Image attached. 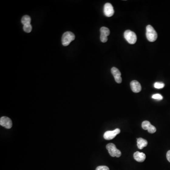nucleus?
<instances>
[{
	"label": "nucleus",
	"mask_w": 170,
	"mask_h": 170,
	"mask_svg": "<svg viewBox=\"0 0 170 170\" xmlns=\"http://www.w3.org/2000/svg\"><path fill=\"white\" fill-rule=\"evenodd\" d=\"M148 144V141L146 139L141 138H137V146L139 149H142L144 147H147Z\"/></svg>",
	"instance_id": "obj_13"
},
{
	"label": "nucleus",
	"mask_w": 170,
	"mask_h": 170,
	"mask_svg": "<svg viewBox=\"0 0 170 170\" xmlns=\"http://www.w3.org/2000/svg\"><path fill=\"white\" fill-rule=\"evenodd\" d=\"M152 98L153 99H156V100H161L163 99V96L159 93H156L152 96Z\"/></svg>",
	"instance_id": "obj_17"
},
{
	"label": "nucleus",
	"mask_w": 170,
	"mask_h": 170,
	"mask_svg": "<svg viewBox=\"0 0 170 170\" xmlns=\"http://www.w3.org/2000/svg\"><path fill=\"white\" fill-rule=\"evenodd\" d=\"M124 36L126 40L129 42V44L131 45L135 44L137 40L136 34L130 30H127L125 31Z\"/></svg>",
	"instance_id": "obj_4"
},
{
	"label": "nucleus",
	"mask_w": 170,
	"mask_h": 170,
	"mask_svg": "<svg viewBox=\"0 0 170 170\" xmlns=\"http://www.w3.org/2000/svg\"><path fill=\"white\" fill-rule=\"evenodd\" d=\"M74 34L71 32L68 31L63 34L62 38V44L64 46H68L70 42L75 39Z\"/></svg>",
	"instance_id": "obj_2"
},
{
	"label": "nucleus",
	"mask_w": 170,
	"mask_h": 170,
	"mask_svg": "<svg viewBox=\"0 0 170 170\" xmlns=\"http://www.w3.org/2000/svg\"><path fill=\"white\" fill-rule=\"evenodd\" d=\"M0 125L6 129H11L12 126L11 119L5 116H3L0 119Z\"/></svg>",
	"instance_id": "obj_9"
},
{
	"label": "nucleus",
	"mask_w": 170,
	"mask_h": 170,
	"mask_svg": "<svg viewBox=\"0 0 170 170\" xmlns=\"http://www.w3.org/2000/svg\"><path fill=\"white\" fill-rule=\"evenodd\" d=\"M104 15L107 17H112L114 13V7L110 3H105L104 8Z\"/></svg>",
	"instance_id": "obj_7"
},
{
	"label": "nucleus",
	"mask_w": 170,
	"mask_h": 170,
	"mask_svg": "<svg viewBox=\"0 0 170 170\" xmlns=\"http://www.w3.org/2000/svg\"><path fill=\"white\" fill-rule=\"evenodd\" d=\"M120 132V129H118V128L113 131H107L104 133V138L106 140H111V139H114Z\"/></svg>",
	"instance_id": "obj_5"
},
{
	"label": "nucleus",
	"mask_w": 170,
	"mask_h": 170,
	"mask_svg": "<svg viewBox=\"0 0 170 170\" xmlns=\"http://www.w3.org/2000/svg\"><path fill=\"white\" fill-rule=\"evenodd\" d=\"M142 127L144 130H148L149 133H155L156 131L155 127L151 125L150 122L148 121H144L142 123Z\"/></svg>",
	"instance_id": "obj_8"
},
{
	"label": "nucleus",
	"mask_w": 170,
	"mask_h": 170,
	"mask_svg": "<svg viewBox=\"0 0 170 170\" xmlns=\"http://www.w3.org/2000/svg\"><path fill=\"white\" fill-rule=\"evenodd\" d=\"M166 157H167L168 161L170 163V150L167 152V154H166Z\"/></svg>",
	"instance_id": "obj_19"
},
{
	"label": "nucleus",
	"mask_w": 170,
	"mask_h": 170,
	"mask_svg": "<svg viewBox=\"0 0 170 170\" xmlns=\"http://www.w3.org/2000/svg\"><path fill=\"white\" fill-rule=\"evenodd\" d=\"M31 20V18L29 16H28V15H25L21 19V22L23 24V25H25L30 24Z\"/></svg>",
	"instance_id": "obj_14"
},
{
	"label": "nucleus",
	"mask_w": 170,
	"mask_h": 170,
	"mask_svg": "<svg viewBox=\"0 0 170 170\" xmlns=\"http://www.w3.org/2000/svg\"><path fill=\"white\" fill-rule=\"evenodd\" d=\"M96 170H110L109 168L106 166H99L96 168Z\"/></svg>",
	"instance_id": "obj_18"
},
{
	"label": "nucleus",
	"mask_w": 170,
	"mask_h": 170,
	"mask_svg": "<svg viewBox=\"0 0 170 170\" xmlns=\"http://www.w3.org/2000/svg\"><path fill=\"white\" fill-rule=\"evenodd\" d=\"M32 25L31 24L25 25H23V30L26 33H30L32 31Z\"/></svg>",
	"instance_id": "obj_15"
},
{
	"label": "nucleus",
	"mask_w": 170,
	"mask_h": 170,
	"mask_svg": "<svg viewBox=\"0 0 170 170\" xmlns=\"http://www.w3.org/2000/svg\"><path fill=\"white\" fill-rule=\"evenodd\" d=\"M146 36L148 40L151 42L155 41L158 37L156 31L150 25H147L146 28Z\"/></svg>",
	"instance_id": "obj_1"
},
{
	"label": "nucleus",
	"mask_w": 170,
	"mask_h": 170,
	"mask_svg": "<svg viewBox=\"0 0 170 170\" xmlns=\"http://www.w3.org/2000/svg\"><path fill=\"white\" fill-rule=\"evenodd\" d=\"M100 40L101 41L103 42H105L107 41V36L110 34L109 29L106 27H102L100 29Z\"/></svg>",
	"instance_id": "obj_6"
},
{
	"label": "nucleus",
	"mask_w": 170,
	"mask_h": 170,
	"mask_svg": "<svg viewBox=\"0 0 170 170\" xmlns=\"http://www.w3.org/2000/svg\"><path fill=\"white\" fill-rule=\"evenodd\" d=\"M106 149L112 157H120L121 156V152L116 148V146L114 144L109 143L107 144Z\"/></svg>",
	"instance_id": "obj_3"
},
{
	"label": "nucleus",
	"mask_w": 170,
	"mask_h": 170,
	"mask_svg": "<svg viewBox=\"0 0 170 170\" xmlns=\"http://www.w3.org/2000/svg\"><path fill=\"white\" fill-rule=\"evenodd\" d=\"M131 87L132 91L136 93L140 92L141 90V85L137 80L132 81L131 82Z\"/></svg>",
	"instance_id": "obj_11"
},
{
	"label": "nucleus",
	"mask_w": 170,
	"mask_h": 170,
	"mask_svg": "<svg viewBox=\"0 0 170 170\" xmlns=\"http://www.w3.org/2000/svg\"><path fill=\"white\" fill-rule=\"evenodd\" d=\"M133 156H134V159L138 162H143L146 158V155L144 153H140L138 151H137L134 153Z\"/></svg>",
	"instance_id": "obj_12"
},
{
	"label": "nucleus",
	"mask_w": 170,
	"mask_h": 170,
	"mask_svg": "<svg viewBox=\"0 0 170 170\" xmlns=\"http://www.w3.org/2000/svg\"><path fill=\"white\" fill-rule=\"evenodd\" d=\"M111 72L114 76L115 80L117 83H121L122 82V79L121 78V73L120 71L115 67H113L111 69Z\"/></svg>",
	"instance_id": "obj_10"
},
{
	"label": "nucleus",
	"mask_w": 170,
	"mask_h": 170,
	"mask_svg": "<svg viewBox=\"0 0 170 170\" xmlns=\"http://www.w3.org/2000/svg\"><path fill=\"white\" fill-rule=\"evenodd\" d=\"M165 87V84L163 82H156L154 84V87L157 89H161L164 88Z\"/></svg>",
	"instance_id": "obj_16"
}]
</instances>
